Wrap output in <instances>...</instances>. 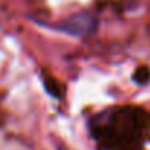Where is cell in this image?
<instances>
[{
    "label": "cell",
    "instance_id": "cell-1",
    "mask_svg": "<svg viewBox=\"0 0 150 150\" xmlns=\"http://www.w3.org/2000/svg\"><path fill=\"white\" fill-rule=\"evenodd\" d=\"M90 128L102 150H140L150 137V112L141 106H118L96 115Z\"/></svg>",
    "mask_w": 150,
    "mask_h": 150
},
{
    "label": "cell",
    "instance_id": "cell-2",
    "mask_svg": "<svg viewBox=\"0 0 150 150\" xmlns=\"http://www.w3.org/2000/svg\"><path fill=\"white\" fill-rule=\"evenodd\" d=\"M57 30L72 35V37H78V38H86L90 37L91 34L96 33L97 30V18L90 13V12H81V13H75L65 21H62L57 25Z\"/></svg>",
    "mask_w": 150,
    "mask_h": 150
},
{
    "label": "cell",
    "instance_id": "cell-3",
    "mask_svg": "<svg viewBox=\"0 0 150 150\" xmlns=\"http://www.w3.org/2000/svg\"><path fill=\"white\" fill-rule=\"evenodd\" d=\"M132 80L140 86L147 84L150 81V68L149 66H138L132 75Z\"/></svg>",
    "mask_w": 150,
    "mask_h": 150
}]
</instances>
